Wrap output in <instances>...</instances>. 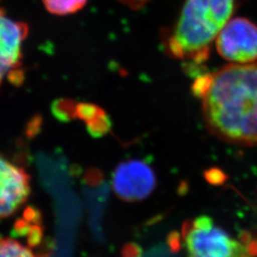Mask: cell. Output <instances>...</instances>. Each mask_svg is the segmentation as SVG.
<instances>
[{"instance_id": "1", "label": "cell", "mask_w": 257, "mask_h": 257, "mask_svg": "<svg viewBox=\"0 0 257 257\" xmlns=\"http://www.w3.org/2000/svg\"><path fill=\"white\" fill-rule=\"evenodd\" d=\"M193 91L214 137L236 145H257V63H233L204 74Z\"/></svg>"}, {"instance_id": "2", "label": "cell", "mask_w": 257, "mask_h": 257, "mask_svg": "<svg viewBox=\"0 0 257 257\" xmlns=\"http://www.w3.org/2000/svg\"><path fill=\"white\" fill-rule=\"evenodd\" d=\"M233 9L234 0H186L167 40L168 52L195 64L207 61L211 44L230 21Z\"/></svg>"}, {"instance_id": "3", "label": "cell", "mask_w": 257, "mask_h": 257, "mask_svg": "<svg viewBox=\"0 0 257 257\" xmlns=\"http://www.w3.org/2000/svg\"><path fill=\"white\" fill-rule=\"evenodd\" d=\"M172 246L181 248L185 257L257 256V241L233 237L208 215L186 221Z\"/></svg>"}, {"instance_id": "4", "label": "cell", "mask_w": 257, "mask_h": 257, "mask_svg": "<svg viewBox=\"0 0 257 257\" xmlns=\"http://www.w3.org/2000/svg\"><path fill=\"white\" fill-rule=\"evenodd\" d=\"M218 54L234 64H250L257 60V25L235 18L222 29L215 40Z\"/></svg>"}, {"instance_id": "5", "label": "cell", "mask_w": 257, "mask_h": 257, "mask_svg": "<svg viewBox=\"0 0 257 257\" xmlns=\"http://www.w3.org/2000/svg\"><path fill=\"white\" fill-rule=\"evenodd\" d=\"M28 32L25 23L11 19L0 10V86L6 76L13 83L21 81L22 44Z\"/></svg>"}, {"instance_id": "6", "label": "cell", "mask_w": 257, "mask_h": 257, "mask_svg": "<svg viewBox=\"0 0 257 257\" xmlns=\"http://www.w3.org/2000/svg\"><path fill=\"white\" fill-rule=\"evenodd\" d=\"M156 185L154 170L142 160L123 162L113 173V190L121 199L126 201H139L147 198L155 190Z\"/></svg>"}, {"instance_id": "7", "label": "cell", "mask_w": 257, "mask_h": 257, "mask_svg": "<svg viewBox=\"0 0 257 257\" xmlns=\"http://www.w3.org/2000/svg\"><path fill=\"white\" fill-rule=\"evenodd\" d=\"M30 177L19 166L0 156V217H8L26 202Z\"/></svg>"}, {"instance_id": "8", "label": "cell", "mask_w": 257, "mask_h": 257, "mask_svg": "<svg viewBox=\"0 0 257 257\" xmlns=\"http://www.w3.org/2000/svg\"><path fill=\"white\" fill-rule=\"evenodd\" d=\"M44 6L51 14L67 16L82 9L88 0H42Z\"/></svg>"}, {"instance_id": "9", "label": "cell", "mask_w": 257, "mask_h": 257, "mask_svg": "<svg viewBox=\"0 0 257 257\" xmlns=\"http://www.w3.org/2000/svg\"><path fill=\"white\" fill-rule=\"evenodd\" d=\"M0 257H37L31 248L13 238H0Z\"/></svg>"}, {"instance_id": "10", "label": "cell", "mask_w": 257, "mask_h": 257, "mask_svg": "<svg viewBox=\"0 0 257 257\" xmlns=\"http://www.w3.org/2000/svg\"><path fill=\"white\" fill-rule=\"evenodd\" d=\"M121 1L132 8H140L147 2L148 0H121Z\"/></svg>"}]
</instances>
